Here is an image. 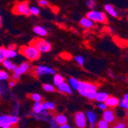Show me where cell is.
I'll return each instance as SVG.
<instances>
[{
    "mask_svg": "<svg viewBox=\"0 0 128 128\" xmlns=\"http://www.w3.org/2000/svg\"><path fill=\"white\" fill-rule=\"evenodd\" d=\"M33 31L34 33L37 34L38 36H42V37H44L48 36V31L42 26H34L33 28Z\"/></svg>",
    "mask_w": 128,
    "mask_h": 128,
    "instance_id": "13",
    "label": "cell"
},
{
    "mask_svg": "<svg viewBox=\"0 0 128 128\" xmlns=\"http://www.w3.org/2000/svg\"><path fill=\"white\" fill-rule=\"evenodd\" d=\"M97 90H98V86L96 84L89 83V82H86V81H81L80 84L79 89L78 90L80 93V94H81L82 96H84V97H87L90 91Z\"/></svg>",
    "mask_w": 128,
    "mask_h": 128,
    "instance_id": "5",
    "label": "cell"
},
{
    "mask_svg": "<svg viewBox=\"0 0 128 128\" xmlns=\"http://www.w3.org/2000/svg\"><path fill=\"white\" fill-rule=\"evenodd\" d=\"M30 12H31V14L33 16H38L40 13L39 9L36 6H32L30 8Z\"/></svg>",
    "mask_w": 128,
    "mask_h": 128,
    "instance_id": "33",
    "label": "cell"
},
{
    "mask_svg": "<svg viewBox=\"0 0 128 128\" xmlns=\"http://www.w3.org/2000/svg\"><path fill=\"white\" fill-rule=\"evenodd\" d=\"M29 44L32 45H34V47H36L41 52H48L52 48V44L44 38H36L32 39L29 42Z\"/></svg>",
    "mask_w": 128,
    "mask_h": 128,
    "instance_id": "3",
    "label": "cell"
},
{
    "mask_svg": "<svg viewBox=\"0 0 128 128\" xmlns=\"http://www.w3.org/2000/svg\"><path fill=\"white\" fill-rule=\"evenodd\" d=\"M104 9L107 12V13H108L110 16H113V17H116L118 18V14L117 12V11L115 10L114 7L110 5V4H106L104 6Z\"/></svg>",
    "mask_w": 128,
    "mask_h": 128,
    "instance_id": "12",
    "label": "cell"
},
{
    "mask_svg": "<svg viewBox=\"0 0 128 128\" xmlns=\"http://www.w3.org/2000/svg\"><path fill=\"white\" fill-rule=\"evenodd\" d=\"M42 88L47 92H54L55 90L54 87L52 84H43Z\"/></svg>",
    "mask_w": 128,
    "mask_h": 128,
    "instance_id": "26",
    "label": "cell"
},
{
    "mask_svg": "<svg viewBox=\"0 0 128 128\" xmlns=\"http://www.w3.org/2000/svg\"><path fill=\"white\" fill-rule=\"evenodd\" d=\"M96 128H110V124L103 119L98 121V123L97 124Z\"/></svg>",
    "mask_w": 128,
    "mask_h": 128,
    "instance_id": "21",
    "label": "cell"
},
{
    "mask_svg": "<svg viewBox=\"0 0 128 128\" xmlns=\"http://www.w3.org/2000/svg\"><path fill=\"white\" fill-rule=\"evenodd\" d=\"M58 90L62 93H65V94H71L72 93V90L70 87V85L65 82H63L62 84H59L58 86Z\"/></svg>",
    "mask_w": 128,
    "mask_h": 128,
    "instance_id": "11",
    "label": "cell"
},
{
    "mask_svg": "<svg viewBox=\"0 0 128 128\" xmlns=\"http://www.w3.org/2000/svg\"><path fill=\"white\" fill-rule=\"evenodd\" d=\"M108 94L105 92H100V93H98L97 94V97H96V100L98 101V102H105L106 100L108 98Z\"/></svg>",
    "mask_w": 128,
    "mask_h": 128,
    "instance_id": "16",
    "label": "cell"
},
{
    "mask_svg": "<svg viewBox=\"0 0 128 128\" xmlns=\"http://www.w3.org/2000/svg\"><path fill=\"white\" fill-rule=\"evenodd\" d=\"M5 51L6 48L5 47H1L0 48V62H2L6 58V55H5Z\"/></svg>",
    "mask_w": 128,
    "mask_h": 128,
    "instance_id": "31",
    "label": "cell"
},
{
    "mask_svg": "<svg viewBox=\"0 0 128 128\" xmlns=\"http://www.w3.org/2000/svg\"><path fill=\"white\" fill-rule=\"evenodd\" d=\"M18 53L31 62L37 61L41 57V52L34 45H22L18 49Z\"/></svg>",
    "mask_w": 128,
    "mask_h": 128,
    "instance_id": "1",
    "label": "cell"
},
{
    "mask_svg": "<svg viewBox=\"0 0 128 128\" xmlns=\"http://www.w3.org/2000/svg\"><path fill=\"white\" fill-rule=\"evenodd\" d=\"M8 122L12 125H16L19 120L17 117H14V116H8Z\"/></svg>",
    "mask_w": 128,
    "mask_h": 128,
    "instance_id": "28",
    "label": "cell"
},
{
    "mask_svg": "<svg viewBox=\"0 0 128 128\" xmlns=\"http://www.w3.org/2000/svg\"><path fill=\"white\" fill-rule=\"evenodd\" d=\"M17 82H18V80H14V79L12 78V79H10V80L8 81V85H9L10 88H13V87H15V86L16 85Z\"/></svg>",
    "mask_w": 128,
    "mask_h": 128,
    "instance_id": "38",
    "label": "cell"
},
{
    "mask_svg": "<svg viewBox=\"0 0 128 128\" xmlns=\"http://www.w3.org/2000/svg\"><path fill=\"white\" fill-rule=\"evenodd\" d=\"M87 115H88V118L90 122V124H94L95 121H96V119H97V116L94 113H93L92 111H88L87 113Z\"/></svg>",
    "mask_w": 128,
    "mask_h": 128,
    "instance_id": "25",
    "label": "cell"
},
{
    "mask_svg": "<svg viewBox=\"0 0 128 128\" xmlns=\"http://www.w3.org/2000/svg\"><path fill=\"white\" fill-rule=\"evenodd\" d=\"M96 0H87L86 6L90 8H94L96 6Z\"/></svg>",
    "mask_w": 128,
    "mask_h": 128,
    "instance_id": "32",
    "label": "cell"
},
{
    "mask_svg": "<svg viewBox=\"0 0 128 128\" xmlns=\"http://www.w3.org/2000/svg\"><path fill=\"white\" fill-rule=\"evenodd\" d=\"M38 4L42 7H46V6H49V2H48V1H47V0H38Z\"/></svg>",
    "mask_w": 128,
    "mask_h": 128,
    "instance_id": "36",
    "label": "cell"
},
{
    "mask_svg": "<svg viewBox=\"0 0 128 128\" xmlns=\"http://www.w3.org/2000/svg\"><path fill=\"white\" fill-rule=\"evenodd\" d=\"M69 83H70V84H71V86L73 88H74L75 90H78L79 89L80 82L77 78H69Z\"/></svg>",
    "mask_w": 128,
    "mask_h": 128,
    "instance_id": "17",
    "label": "cell"
},
{
    "mask_svg": "<svg viewBox=\"0 0 128 128\" xmlns=\"http://www.w3.org/2000/svg\"><path fill=\"white\" fill-rule=\"evenodd\" d=\"M74 122L78 128H85L87 120L83 112H77L74 114Z\"/></svg>",
    "mask_w": 128,
    "mask_h": 128,
    "instance_id": "8",
    "label": "cell"
},
{
    "mask_svg": "<svg viewBox=\"0 0 128 128\" xmlns=\"http://www.w3.org/2000/svg\"><path fill=\"white\" fill-rule=\"evenodd\" d=\"M2 65H3V67L5 68H6L7 70H9V71H12V67H13V64L12 63L8 58L5 59L2 62Z\"/></svg>",
    "mask_w": 128,
    "mask_h": 128,
    "instance_id": "24",
    "label": "cell"
},
{
    "mask_svg": "<svg viewBox=\"0 0 128 128\" xmlns=\"http://www.w3.org/2000/svg\"><path fill=\"white\" fill-rule=\"evenodd\" d=\"M12 12L18 16H30L31 12L28 6V2L23 1L16 3L12 8Z\"/></svg>",
    "mask_w": 128,
    "mask_h": 128,
    "instance_id": "2",
    "label": "cell"
},
{
    "mask_svg": "<svg viewBox=\"0 0 128 128\" xmlns=\"http://www.w3.org/2000/svg\"><path fill=\"white\" fill-rule=\"evenodd\" d=\"M97 90H91L89 92V94H88V98L89 100H95L96 99V97H97Z\"/></svg>",
    "mask_w": 128,
    "mask_h": 128,
    "instance_id": "30",
    "label": "cell"
},
{
    "mask_svg": "<svg viewBox=\"0 0 128 128\" xmlns=\"http://www.w3.org/2000/svg\"><path fill=\"white\" fill-rule=\"evenodd\" d=\"M28 97L30 99H32V100H33L34 101H40L42 100L41 95H39L38 94H36V93H34V94H28Z\"/></svg>",
    "mask_w": 128,
    "mask_h": 128,
    "instance_id": "27",
    "label": "cell"
},
{
    "mask_svg": "<svg viewBox=\"0 0 128 128\" xmlns=\"http://www.w3.org/2000/svg\"><path fill=\"white\" fill-rule=\"evenodd\" d=\"M20 76H21V74L13 73V74H12V78L14 79V80H18V79H19Z\"/></svg>",
    "mask_w": 128,
    "mask_h": 128,
    "instance_id": "39",
    "label": "cell"
},
{
    "mask_svg": "<svg viewBox=\"0 0 128 128\" xmlns=\"http://www.w3.org/2000/svg\"><path fill=\"white\" fill-rule=\"evenodd\" d=\"M98 107L100 109L103 110H107L108 105L105 104V102H100V104H98Z\"/></svg>",
    "mask_w": 128,
    "mask_h": 128,
    "instance_id": "37",
    "label": "cell"
},
{
    "mask_svg": "<svg viewBox=\"0 0 128 128\" xmlns=\"http://www.w3.org/2000/svg\"><path fill=\"white\" fill-rule=\"evenodd\" d=\"M60 128H70V126H69V125H68L66 124H64V125H61Z\"/></svg>",
    "mask_w": 128,
    "mask_h": 128,
    "instance_id": "40",
    "label": "cell"
},
{
    "mask_svg": "<svg viewBox=\"0 0 128 128\" xmlns=\"http://www.w3.org/2000/svg\"><path fill=\"white\" fill-rule=\"evenodd\" d=\"M44 110L43 104L40 101H36L33 106V111L34 113H41Z\"/></svg>",
    "mask_w": 128,
    "mask_h": 128,
    "instance_id": "18",
    "label": "cell"
},
{
    "mask_svg": "<svg viewBox=\"0 0 128 128\" xmlns=\"http://www.w3.org/2000/svg\"><path fill=\"white\" fill-rule=\"evenodd\" d=\"M8 78H9V75L6 72L2 71V70L0 72V79H1V80H7V79H8Z\"/></svg>",
    "mask_w": 128,
    "mask_h": 128,
    "instance_id": "34",
    "label": "cell"
},
{
    "mask_svg": "<svg viewBox=\"0 0 128 128\" xmlns=\"http://www.w3.org/2000/svg\"><path fill=\"white\" fill-rule=\"evenodd\" d=\"M94 22H93L91 19H90L89 18L84 17L82 18H80V22H79V25L83 27L84 28H92L94 27Z\"/></svg>",
    "mask_w": 128,
    "mask_h": 128,
    "instance_id": "9",
    "label": "cell"
},
{
    "mask_svg": "<svg viewBox=\"0 0 128 128\" xmlns=\"http://www.w3.org/2000/svg\"><path fill=\"white\" fill-rule=\"evenodd\" d=\"M120 106L124 109L128 110V100H126L125 99H122L121 101L120 102Z\"/></svg>",
    "mask_w": 128,
    "mask_h": 128,
    "instance_id": "35",
    "label": "cell"
},
{
    "mask_svg": "<svg viewBox=\"0 0 128 128\" xmlns=\"http://www.w3.org/2000/svg\"><path fill=\"white\" fill-rule=\"evenodd\" d=\"M126 120H128V110H127V111L126 112Z\"/></svg>",
    "mask_w": 128,
    "mask_h": 128,
    "instance_id": "44",
    "label": "cell"
},
{
    "mask_svg": "<svg viewBox=\"0 0 128 128\" xmlns=\"http://www.w3.org/2000/svg\"><path fill=\"white\" fill-rule=\"evenodd\" d=\"M56 74L55 70L44 65H39L34 68V74L37 76H43L44 74Z\"/></svg>",
    "mask_w": 128,
    "mask_h": 128,
    "instance_id": "6",
    "label": "cell"
},
{
    "mask_svg": "<svg viewBox=\"0 0 128 128\" xmlns=\"http://www.w3.org/2000/svg\"><path fill=\"white\" fill-rule=\"evenodd\" d=\"M74 60L75 62L78 64L79 66H83L84 65V59L82 56H75L74 58Z\"/></svg>",
    "mask_w": 128,
    "mask_h": 128,
    "instance_id": "29",
    "label": "cell"
},
{
    "mask_svg": "<svg viewBox=\"0 0 128 128\" xmlns=\"http://www.w3.org/2000/svg\"><path fill=\"white\" fill-rule=\"evenodd\" d=\"M44 110H54V104L52 102H44L42 103Z\"/></svg>",
    "mask_w": 128,
    "mask_h": 128,
    "instance_id": "23",
    "label": "cell"
},
{
    "mask_svg": "<svg viewBox=\"0 0 128 128\" xmlns=\"http://www.w3.org/2000/svg\"><path fill=\"white\" fill-rule=\"evenodd\" d=\"M63 82H64V78L60 75V74H55L54 77V84L56 86H58L59 84H62Z\"/></svg>",
    "mask_w": 128,
    "mask_h": 128,
    "instance_id": "20",
    "label": "cell"
},
{
    "mask_svg": "<svg viewBox=\"0 0 128 128\" xmlns=\"http://www.w3.org/2000/svg\"><path fill=\"white\" fill-rule=\"evenodd\" d=\"M103 119L108 122L110 125L114 124L115 121H117V115L115 111L113 109H107L103 113Z\"/></svg>",
    "mask_w": 128,
    "mask_h": 128,
    "instance_id": "7",
    "label": "cell"
},
{
    "mask_svg": "<svg viewBox=\"0 0 128 128\" xmlns=\"http://www.w3.org/2000/svg\"><path fill=\"white\" fill-rule=\"evenodd\" d=\"M16 44H13V45H12V46L10 45L8 48H10V49H13V50H16Z\"/></svg>",
    "mask_w": 128,
    "mask_h": 128,
    "instance_id": "41",
    "label": "cell"
},
{
    "mask_svg": "<svg viewBox=\"0 0 128 128\" xmlns=\"http://www.w3.org/2000/svg\"><path fill=\"white\" fill-rule=\"evenodd\" d=\"M0 26H2V18L0 17Z\"/></svg>",
    "mask_w": 128,
    "mask_h": 128,
    "instance_id": "42",
    "label": "cell"
},
{
    "mask_svg": "<svg viewBox=\"0 0 128 128\" xmlns=\"http://www.w3.org/2000/svg\"><path fill=\"white\" fill-rule=\"evenodd\" d=\"M86 16L94 22H100L103 23V24H107L108 22V19L106 14L103 12L91 10L87 13Z\"/></svg>",
    "mask_w": 128,
    "mask_h": 128,
    "instance_id": "4",
    "label": "cell"
},
{
    "mask_svg": "<svg viewBox=\"0 0 128 128\" xmlns=\"http://www.w3.org/2000/svg\"><path fill=\"white\" fill-rule=\"evenodd\" d=\"M5 55H6V58H14L17 55V52L13 50V49H10V48H6L5 51Z\"/></svg>",
    "mask_w": 128,
    "mask_h": 128,
    "instance_id": "19",
    "label": "cell"
},
{
    "mask_svg": "<svg viewBox=\"0 0 128 128\" xmlns=\"http://www.w3.org/2000/svg\"><path fill=\"white\" fill-rule=\"evenodd\" d=\"M124 99H125L126 100H128V94H125V96H124Z\"/></svg>",
    "mask_w": 128,
    "mask_h": 128,
    "instance_id": "43",
    "label": "cell"
},
{
    "mask_svg": "<svg viewBox=\"0 0 128 128\" xmlns=\"http://www.w3.org/2000/svg\"><path fill=\"white\" fill-rule=\"evenodd\" d=\"M110 128H126V124L122 121L117 120L110 125Z\"/></svg>",
    "mask_w": 128,
    "mask_h": 128,
    "instance_id": "22",
    "label": "cell"
},
{
    "mask_svg": "<svg viewBox=\"0 0 128 128\" xmlns=\"http://www.w3.org/2000/svg\"><path fill=\"white\" fill-rule=\"evenodd\" d=\"M19 69L20 72L22 74H26L28 73L30 70H31V65L28 62H23L20 65H19Z\"/></svg>",
    "mask_w": 128,
    "mask_h": 128,
    "instance_id": "15",
    "label": "cell"
},
{
    "mask_svg": "<svg viewBox=\"0 0 128 128\" xmlns=\"http://www.w3.org/2000/svg\"><path fill=\"white\" fill-rule=\"evenodd\" d=\"M54 120L56 123L58 125H64L66 124L68 122V119L63 114H55L54 115Z\"/></svg>",
    "mask_w": 128,
    "mask_h": 128,
    "instance_id": "14",
    "label": "cell"
},
{
    "mask_svg": "<svg viewBox=\"0 0 128 128\" xmlns=\"http://www.w3.org/2000/svg\"><path fill=\"white\" fill-rule=\"evenodd\" d=\"M105 104L108 105V107L114 108H116V107H118L119 105L120 100H119V99L118 98H115V97H113V96H109L108 98L106 100Z\"/></svg>",
    "mask_w": 128,
    "mask_h": 128,
    "instance_id": "10",
    "label": "cell"
}]
</instances>
